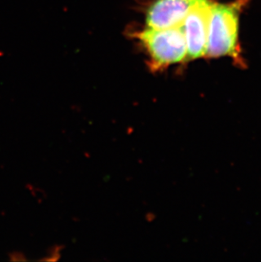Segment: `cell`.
Instances as JSON below:
<instances>
[{"instance_id": "1", "label": "cell", "mask_w": 261, "mask_h": 262, "mask_svg": "<svg viewBox=\"0 0 261 262\" xmlns=\"http://www.w3.org/2000/svg\"><path fill=\"white\" fill-rule=\"evenodd\" d=\"M247 0L213 4L209 20L208 57L238 56L239 15Z\"/></svg>"}, {"instance_id": "4", "label": "cell", "mask_w": 261, "mask_h": 262, "mask_svg": "<svg viewBox=\"0 0 261 262\" xmlns=\"http://www.w3.org/2000/svg\"><path fill=\"white\" fill-rule=\"evenodd\" d=\"M196 0H156L146 13V27L165 29L183 24Z\"/></svg>"}, {"instance_id": "2", "label": "cell", "mask_w": 261, "mask_h": 262, "mask_svg": "<svg viewBox=\"0 0 261 262\" xmlns=\"http://www.w3.org/2000/svg\"><path fill=\"white\" fill-rule=\"evenodd\" d=\"M136 36L147 52L152 72H160L187 58L182 25L165 29L146 28Z\"/></svg>"}, {"instance_id": "3", "label": "cell", "mask_w": 261, "mask_h": 262, "mask_svg": "<svg viewBox=\"0 0 261 262\" xmlns=\"http://www.w3.org/2000/svg\"><path fill=\"white\" fill-rule=\"evenodd\" d=\"M212 5L210 0H196L183 20L187 59H199L206 54Z\"/></svg>"}]
</instances>
